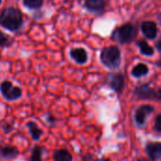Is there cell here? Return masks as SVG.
<instances>
[{
  "mask_svg": "<svg viewBox=\"0 0 161 161\" xmlns=\"http://www.w3.org/2000/svg\"><path fill=\"white\" fill-rule=\"evenodd\" d=\"M137 161H149L148 159H146V158H139Z\"/></svg>",
  "mask_w": 161,
  "mask_h": 161,
  "instance_id": "cell-27",
  "label": "cell"
},
{
  "mask_svg": "<svg viewBox=\"0 0 161 161\" xmlns=\"http://www.w3.org/2000/svg\"><path fill=\"white\" fill-rule=\"evenodd\" d=\"M134 96L139 101H161V89L144 84L135 88Z\"/></svg>",
  "mask_w": 161,
  "mask_h": 161,
  "instance_id": "cell-4",
  "label": "cell"
},
{
  "mask_svg": "<svg viewBox=\"0 0 161 161\" xmlns=\"http://www.w3.org/2000/svg\"><path fill=\"white\" fill-rule=\"evenodd\" d=\"M12 44H13V38L0 31V47H10Z\"/></svg>",
  "mask_w": 161,
  "mask_h": 161,
  "instance_id": "cell-19",
  "label": "cell"
},
{
  "mask_svg": "<svg viewBox=\"0 0 161 161\" xmlns=\"http://www.w3.org/2000/svg\"><path fill=\"white\" fill-rule=\"evenodd\" d=\"M155 47H156V49L158 50V51H160L161 52V36L158 38V40L155 42Z\"/></svg>",
  "mask_w": 161,
  "mask_h": 161,
  "instance_id": "cell-23",
  "label": "cell"
},
{
  "mask_svg": "<svg viewBox=\"0 0 161 161\" xmlns=\"http://www.w3.org/2000/svg\"><path fill=\"white\" fill-rule=\"evenodd\" d=\"M146 153L153 161H158L161 159V142L150 141L146 144Z\"/></svg>",
  "mask_w": 161,
  "mask_h": 161,
  "instance_id": "cell-10",
  "label": "cell"
},
{
  "mask_svg": "<svg viewBox=\"0 0 161 161\" xmlns=\"http://www.w3.org/2000/svg\"><path fill=\"white\" fill-rule=\"evenodd\" d=\"M69 55L72 60H74L79 64H85L87 62L88 55L85 48L83 47H75L71 48L69 51Z\"/></svg>",
  "mask_w": 161,
  "mask_h": 161,
  "instance_id": "cell-12",
  "label": "cell"
},
{
  "mask_svg": "<svg viewBox=\"0 0 161 161\" xmlns=\"http://www.w3.org/2000/svg\"><path fill=\"white\" fill-rule=\"evenodd\" d=\"M26 126L29 129V132H30V135H31V138L34 141L40 140V138L42 137V136L44 134L43 130L41 128H39L38 125L34 121H28Z\"/></svg>",
  "mask_w": 161,
  "mask_h": 161,
  "instance_id": "cell-13",
  "label": "cell"
},
{
  "mask_svg": "<svg viewBox=\"0 0 161 161\" xmlns=\"http://www.w3.org/2000/svg\"><path fill=\"white\" fill-rule=\"evenodd\" d=\"M154 111L153 106L149 105V104H143L138 106L136 111H135V115H134V119H135V122L137 126L142 127L145 125L147 118Z\"/></svg>",
  "mask_w": 161,
  "mask_h": 161,
  "instance_id": "cell-7",
  "label": "cell"
},
{
  "mask_svg": "<svg viewBox=\"0 0 161 161\" xmlns=\"http://www.w3.org/2000/svg\"><path fill=\"white\" fill-rule=\"evenodd\" d=\"M1 3H2V0H0V5H1Z\"/></svg>",
  "mask_w": 161,
  "mask_h": 161,
  "instance_id": "cell-28",
  "label": "cell"
},
{
  "mask_svg": "<svg viewBox=\"0 0 161 161\" xmlns=\"http://www.w3.org/2000/svg\"><path fill=\"white\" fill-rule=\"evenodd\" d=\"M106 0H86L85 8L93 14H102L106 8Z\"/></svg>",
  "mask_w": 161,
  "mask_h": 161,
  "instance_id": "cell-8",
  "label": "cell"
},
{
  "mask_svg": "<svg viewBox=\"0 0 161 161\" xmlns=\"http://www.w3.org/2000/svg\"><path fill=\"white\" fill-rule=\"evenodd\" d=\"M136 45L138 47L139 52L143 56H153L154 54V49L145 41V40H139L136 42Z\"/></svg>",
  "mask_w": 161,
  "mask_h": 161,
  "instance_id": "cell-16",
  "label": "cell"
},
{
  "mask_svg": "<svg viewBox=\"0 0 161 161\" xmlns=\"http://www.w3.org/2000/svg\"><path fill=\"white\" fill-rule=\"evenodd\" d=\"M149 73V67L147 66V64H143V63H139L136 65H135L131 71V74L134 78H141L146 76Z\"/></svg>",
  "mask_w": 161,
  "mask_h": 161,
  "instance_id": "cell-15",
  "label": "cell"
},
{
  "mask_svg": "<svg viewBox=\"0 0 161 161\" xmlns=\"http://www.w3.org/2000/svg\"><path fill=\"white\" fill-rule=\"evenodd\" d=\"M101 62L109 69H118L121 63V54L119 47L109 46L103 47L101 52Z\"/></svg>",
  "mask_w": 161,
  "mask_h": 161,
  "instance_id": "cell-2",
  "label": "cell"
},
{
  "mask_svg": "<svg viewBox=\"0 0 161 161\" xmlns=\"http://www.w3.org/2000/svg\"><path fill=\"white\" fill-rule=\"evenodd\" d=\"M137 36V29L135 25L131 23L124 24L117 28L112 35L111 39L119 44H130Z\"/></svg>",
  "mask_w": 161,
  "mask_h": 161,
  "instance_id": "cell-3",
  "label": "cell"
},
{
  "mask_svg": "<svg viewBox=\"0 0 161 161\" xmlns=\"http://www.w3.org/2000/svg\"><path fill=\"white\" fill-rule=\"evenodd\" d=\"M153 130L158 133H161V114H158L154 119Z\"/></svg>",
  "mask_w": 161,
  "mask_h": 161,
  "instance_id": "cell-20",
  "label": "cell"
},
{
  "mask_svg": "<svg viewBox=\"0 0 161 161\" xmlns=\"http://www.w3.org/2000/svg\"><path fill=\"white\" fill-rule=\"evenodd\" d=\"M19 150L12 145L0 143V158L3 160H13L19 155Z\"/></svg>",
  "mask_w": 161,
  "mask_h": 161,
  "instance_id": "cell-9",
  "label": "cell"
},
{
  "mask_svg": "<svg viewBox=\"0 0 161 161\" xmlns=\"http://www.w3.org/2000/svg\"><path fill=\"white\" fill-rule=\"evenodd\" d=\"M155 65H156L157 67L161 68V59H159L158 61H156V62H155Z\"/></svg>",
  "mask_w": 161,
  "mask_h": 161,
  "instance_id": "cell-26",
  "label": "cell"
},
{
  "mask_svg": "<svg viewBox=\"0 0 161 161\" xmlns=\"http://www.w3.org/2000/svg\"><path fill=\"white\" fill-rule=\"evenodd\" d=\"M46 121L48 125H51L53 126L55 124V122L57 121V119L51 114V113H47V116H46Z\"/></svg>",
  "mask_w": 161,
  "mask_h": 161,
  "instance_id": "cell-21",
  "label": "cell"
},
{
  "mask_svg": "<svg viewBox=\"0 0 161 161\" xmlns=\"http://www.w3.org/2000/svg\"><path fill=\"white\" fill-rule=\"evenodd\" d=\"M140 30L143 35L150 40H153L156 37L157 26L153 21H144L140 25Z\"/></svg>",
  "mask_w": 161,
  "mask_h": 161,
  "instance_id": "cell-11",
  "label": "cell"
},
{
  "mask_svg": "<svg viewBox=\"0 0 161 161\" xmlns=\"http://www.w3.org/2000/svg\"><path fill=\"white\" fill-rule=\"evenodd\" d=\"M107 85L118 95H120L125 86L124 76L120 73H110L106 78Z\"/></svg>",
  "mask_w": 161,
  "mask_h": 161,
  "instance_id": "cell-6",
  "label": "cell"
},
{
  "mask_svg": "<svg viewBox=\"0 0 161 161\" xmlns=\"http://www.w3.org/2000/svg\"><path fill=\"white\" fill-rule=\"evenodd\" d=\"M0 93L3 98L9 102L16 101L22 97V89L18 86H14L10 80H4L0 85Z\"/></svg>",
  "mask_w": 161,
  "mask_h": 161,
  "instance_id": "cell-5",
  "label": "cell"
},
{
  "mask_svg": "<svg viewBox=\"0 0 161 161\" xmlns=\"http://www.w3.org/2000/svg\"><path fill=\"white\" fill-rule=\"evenodd\" d=\"M45 152V147L41 145H35L31 153L29 161H43V153Z\"/></svg>",
  "mask_w": 161,
  "mask_h": 161,
  "instance_id": "cell-17",
  "label": "cell"
},
{
  "mask_svg": "<svg viewBox=\"0 0 161 161\" xmlns=\"http://www.w3.org/2000/svg\"><path fill=\"white\" fill-rule=\"evenodd\" d=\"M0 26L10 31H17L23 26V15L19 9L9 7L0 14Z\"/></svg>",
  "mask_w": 161,
  "mask_h": 161,
  "instance_id": "cell-1",
  "label": "cell"
},
{
  "mask_svg": "<svg viewBox=\"0 0 161 161\" xmlns=\"http://www.w3.org/2000/svg\"><path fill=\"white\" fill-rule=\"evenodd\" d=\"M44 0H23V5L29 10H38L43 6Z\"/></svg>",
  "mask_w": 161,
  "mask_h": 161,
  "instance_id": "cell-18",
  "label": "cell"
},
{
  "mask_svg": "<svg viewBox=\"0 0 161 161\" xmlns=\"http://www.w3.org/2000/svg\"><path fill=\"white\" fill-rule=\"evenodd\" d=\"M3 130H4V132H5L6 134H9V133H11V132L14 130V126H13V124H11V123H7L6 125L3 126Z\"/></svg>",
  "mask_w": 161,
  "mask_h": 161,
  "instance_id": "cell-22",
  "label": "cell"
},
{
  "mask_svg": "<svg viewBox=\"0 0 161 161\" xmlns=\"http://www.w3.org/2000/svg\"><path fill=\"white\" fill-rule=\"evenodd\" d=\"M91 158H92V157H91V155H90V154H86V156H84V157H83V160H84V161H92V160H91Z\"/></svg>",
  "mask_w": 161,
  "mask_h": 161,
  "instance_id": "cell-24",
  "label": "cell"
},
{
  "mask_svg": "<svg viewBox=\"0 0 161 161\" xmlns=\"http://www.w3.org/2000/svg\"><path fill=\"white\" fill-rule=\"evenodd\" d=\"M53 160L54 161H72V154L65 149H59L54 151L53 153Z\"/></svg>",
  "mask_w": 161,
  "mask_h": 161,
  "instance_id": "cell-14",
  "label": "cell"
},
{
  "mask_svg": "<svg viewBox=\"0 0 161 161\" xmlns=\"http://www.w3.org/2000/svg\"><path fill=\"white\" fill-rule=\"evenodd\" d=\"M94 161H111L110 159H108V158H98V159H95Z\"/></svg>",
  "mask_w": 161,
  "mask_h": 161,
  "instance_id": "cell-25",
  "label": "cell"
}]
</instances>
